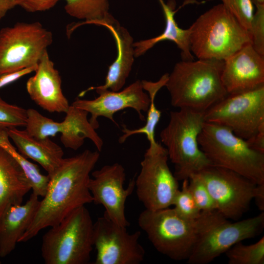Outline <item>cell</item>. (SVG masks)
<instances>
[{
  "label": "cell",
  "instance_id": "d6986e66",
  "mask_svg": "<svg viewBox=\"0 0 264 264\" xmlns=\"http://www.w3.org/2000/svg\"><path fill=\"white\" fill-rule=\"evenodd\" d=\"M39 197L32 193L24 204L9 207L0 219V257L15 249L20 238L31 224L40 204Z\"/></svg>",
  "mask_w": 264,
  "mask_h": 264
},
{
  "label": "cell",
  "instance_id": "5b68a950",
  "mask_svg": "<svg viewBox=\"0 0 264 264\" xmlns=\"http://www.w3.org/2000/svg\"><path fill=\"white\" fill-rule=\"evenodd\" d=\"M198 142L212 165L233 171L257 185L264 183V153L250 147L228 128L205 122Z\"/></svg>",
  "mask_w": 264,
  "mask_h": 264
},
{
  "label": "cell",
  "instance_id": "6da1fadb",
  "mask_svg": "<svg viewBox=\"0 0 264 264\" xmlns=\"http://www.w3.org/2000/svg\"><path fill=\"white\" fill-rule=\"evenodd\" d=\"M99 157L98 151L86 150L75 156L64 158L49 176L46 193L18 242L29 241L41 230L59 224L75 209L93 202L88 183Z\"/></svg>",
  "mask_w": 264,
  "mask_h": 264
},
{
  "label": "cell",
  "instance_id": "1f68e13d",
  "mask_svg": "<svg viewBox=\"0 0 264 264\" xmlns=\"http://www.w3.org/2000/svg\"><path fill=\"white\" fill-rule=\"evenodd\" d=\"M249 32L255 10L252 0H220Z\"/></svg>",
  "mask_w": 264,
  "mask_h": 264
},
{
  "label": "cell",
  "instance_id": "9a60e30c",
  "mask_svg": "<svg viewBox=\"0 0 264 264\" xmlns=\"http://www.w3.org/2000/svg\"><path fill=\"white\" fill-rule=\"evenodd\" d=\"M144 90L142 81L137 80L121 90L106 89L96 92L99 96L94 99L77 98L71 105L91 114L89 121L95 130L99 126L97 120L99 117H106L118 126L113 118L114 113L127 108L134 110L143 121L142 112H147L150 104V97Z\"/></svg>",
  "mask_w": 264,
  "mask_h": 264
},
{
  "label": "cell",
  "instance_id": "cb8c5ba5",
  "mask_svg": "<svg viewBox=\"0 0 264 264\" xmlns=\"http://www.w3.org/2000/svg\"><path fill=\"white\" fill-rule=\"evenodd\" d=\"M168 74L162 76L159 80L152 82L145 80L142 81L143 89L148 92L150 98V104L147 111V117L144 126L136 129H128L123 125L122 130L123 134L118 139L119 143H123L126 139L133 134H144L150 143L149 147L154 148L159 144L154 138L156 127L160 120L161 112L158 110L154 104V99L157 92L163 86H165Z\"/></svg>",
  "mask_w": 264,
  "mask_h": 264
},
{
  "label": "cell",
  "instance_id": "83f0119b",
  "mask_svg": "<svg viewBox=\"0 0 264 264\" xmlns=\"http://www.w3.org/2000/svg\"><path fill=\"white\" fill-rule=\"evenodd\" d=\"M25 131L31 136L38 139L54 136L60 133V122L47 118L33 109L27 110Z\"/></svg>",
  "mask_w": 264,
  "mask_h": 264
},
{
  "label": "cell",
  "instance_id": "ba28073f",
  "mask_svg": "<svg viewBox=\"0 0 264 264\" xmlns=\"http://www.w3.org/2000/svg\"><path fill=\"white\" fill-rule=\"evenodd\" d=\"M205 122L224 126L249 140L264 133V86L245 92L228 94L204 113Z\"/></svg>",
  "mask_w": 264,
  "mask_h": 264
},
{
  "label": "cell",
  "instance_id": "30bf717a",
  "mask_svg": "<svg viewBox=\"0 0 264 264\" xmlns=\"http://www.w3.org/2000/svg\"><path fill=\"white\" fill-rule=\"evenodd\" d=\"M168 159L166 148L159 143L149 147L144 154L140 173L135 177V188L145 209L154 211L172 205L178 182L169 168Z\"/></svg>",
  "mask_w": 264,
  "mask_h": 264
},
{
  "label": "cell",
  "instance_id": "ffe728a7",
  "mask_svg": "<svg viewBox=\"0 0 264 264\" xmlns=\"http://www.w3.org/2000/svg\"><path fill=\"white\" fill-rule=\"evenodd\" d=\"M19 152L26 158L39 163L50 176L61 165L64 158V152L61 147L49 138H36L25 130L17 128L7 132Z\"/></svg>",
  "mask_w": 264,
  "mask_h": 264
},
{
  "label": "cell",
  "instance_id": "8d00e7d4",
  "mask_svg": "<svg viewBox=\"0 0 264 264\" xmlns=\"http://www.w3.org/2000/svg\"><path fill=\"white\" fill-rule=\"evenodd\" d=\"M15 0H0V21L9 10L16 6Z\"/></svg>",
  "mask_w": 264,
  "mask_h": 264
},
{
  "label": "cell",
  "instance_id": "2e32d148",
  "mask_svg": "<svg viewBox=\"0 0 264 264\" xmlns=\"http://www.w3.org/2000/svg\"><path fill=\"white\" fill-rule=\"evenodd\" d=\"M221 80L228 94L251 91L264 86V56L251 44L224 61Z\"/></svg>",
  "mask_w": 264,
  "mask_h": 264
},
{
  "label": "cell",
  "instance_id": "4316f807",
  "mask_svg": "<svg viewBox=\"0 0 264 264\" xmlns=\"http://www.w3.org/2000/svg\"><path fill=\"white\" fill-rule=\"evenodd\" d=\"M225 253L229 264H264V237L250 245L239 242Z\"/></svg>",
  "mask_w": 264,
  "mask_h": 264
},
{
  "label": "cell",
  "instance_id": "8fae6325",
  "mask_svg": "<svg viewBox=\"0 0 264 264\" xmlns=\"http://www.w3.org/2000/svg\"><path fill=\"white\" fill-rule=\"evenodd\" d=\"M197 174L210 193L217 211L226 219L238 220L247 211L257 184L233 171L213 165Z\"/></svg>",
  "mask_w": 264,
  "mask_h": 264
},
{
  "label": "cell",
  "instance_id": "8992f818",
  "mask_svg": "<svg viewBox=\"0 0 264 264\" xmlns=\"http://www.w3.org/2000/svg\"><path fill=\"white\" fill-rule=\"evenodd\" d=\"M204 113L188 109L172 111L168 125L160 133L178 181L188 179L212 165L198 142L205 122Z\"/></svg>",
  "mask_w": 264,
  "mask_h": 264
},
{
  "label": "cell",
  "instance_id": "277c9868",
  "mask_svg": "<svg viewBox=\"0 0 264 264\" xmlns=\"http://www.w3.org/2000/svg\"><path fill=\"white\" fill-rule=\"evenodd\" d=\"M190 28V50L198 59L224 61L251 44L250 32L222 3L201 14Z\"/></svg>",
  "mask_w": 264,
  "mask_h": 264
},
{
  "label": "cell",
  "instance_id": "836d02e7",
  "mask_svg": "<svg viewBox=\"0 0 264 264\" xmlns=\"http://www.w3.org/2000/svg\"><path fill=\"white\" fill-rule=\"evenodd\" d=\"M60 0H16V5L30 13L43 12L53 8Z\"/></svg>",
  "mask_w": 264,
  "mask_h": 264
},
{
  "label": "cell",
  "instance_id": "9c48e42d",
  "mask_svg": "<svg viewBox=\"0 0 264 264\" xmlns=\"http://www.w3.org/2000/svg\"><path fill=\"white\" fill-rule=\"evenodd\" d=\"M53 42L52 32L39 22H18L0 30V76L37 66Z\"/></svg>",
  "mask_w": 264,
  "mask_h": 264
},
{
  "label": "cell",
  "instance_id": "ac0fdd59",
  "mask_svg": "<svg viewBox=\"0 0 264 264\" xmlns=\"http://www.w3.org/2000/svg\"><path fill=\"white\" fill-rule=\"evenodd\" d=\"M106 27L115 39L117 48L116 58L109 66L104 84L90 87L82 92L80 96L91 90H95L96 92L106 89L112 91L120 90L132 69L134 57L132 37L116 20Z\"/></svg>",
  "mask_w": 264,
  "mask_h": 264
},
{
  "label": "cell",
  "instance_id": "d4e9b609",
  "mask_svg": "<svg viewBox=\"0 0 264 264\" xmlns=\"http://www.w3.org/2000/svg\"><path fill=\"white\" fill-rule=\"evenodd\" d=\"M66 12L70 16L78 19L85 20L79 23L94 24L106 27L115 19L109 13L108 0H65Z\"/></svg>",
  "mask_w": 264,
  "mask_h": 264
},
{
  "label": "cell",
  "instance_id": "f1b7e54d",
  "mask_svg": "<svg viewBox=\"0 0 264 264\" xmlns=\"http://www.w3.org/2000/svg\"><path fill=\"white\" fill-rule=\"evenodd\" d=\"M172 205L181 216L190 220H196L202 214L188 188V179L183 180L182 187L176 192Z\"/></svg>",
  "mask_w": 264,
  "mask_h": 264
},
{
  "label": "cell",
  "instance_id": "7402d4cb",
  "mask_svg": "<svg viewBox=\"0 0 264 264\" xmlns=\"http://www.w3.org/2000/svg\"><path fill=\"white\" fill-rule=\"evenodd\" d=\"M161 4L166 21V26L163 32L154 38L143 40L133 43L135 57L145 53L158 42L169 40L174 42L181 51L183 61L194 60L190 46V28L183 29L180 28L176 22L174 15L176 2L170 0L165 3L163 0H158Z\"/></svg>",
  "mask_w": 264,
  "mask_h": 264
},
{
  "label": "cell",
  "instance_id": "e0dca14e",
  "mask_svg": "<svg viewBox=\"0 0 264 264\" xmlns=\"http://www.w3.org/2000/svg\"><path fill=\"white\" fill-rule=\"evenodd\" d=\"M35 74L29 78L26 88L31 99L50 112H65L70 105L62 89L59 72L45 51L40 59Z\"/></svg>",
  "mask_w": 264,
  "mask_h": 264
},
{
  "label": "cell",
  "instance_id": "e575fe53",
  "mask_svg": "<svg viewBox=\"0 0 264 264\" xmlns=\"http://www.w3.org/2000/svg\"><path fill=\"white\" fill-rule=\"evenodd\" d=\"M37 65L13 72L5 73L0 76V88L15 82L24 75L35 71Z\"/></svg>",
  "mask_w": 264,
  "mask_h": 264
},
{
  "label": "cell",
  "instance_id": "74e56055",
  "mask_svg": "<svg viewBox=\"0 0 264 264\" xmlns=\"http://www.w3.org/2000/svg\"><path fill=\"white\" fill-rule=\"evenodd\" d=\"M253 3H256L259 4H264V0H252Z\"/></svg>",
  "mask_w": 264,
  "mask_h": 264
},
{
  "label": "cell",
  "instance_id": "7a4b0ae2",
  "mask_svg": "<svg viewBox=\"0 0 264 264\" xmlns=\"http://www.w3.org/2000/svg\"><path fill=\"white\" fill-rule=\"evenodd\" d=\"M223 217L217 210L202 212L196 220L186 219L173 208L145 209L138 223L157 251L176 260H187L200 235Z\"/></svg>",
  "mask_w": 264,
  "mask_h": 264
},
{
  "label": "cell",
  "instance_id": "7c38bea8",
  "mask_svg": "<svg viewBox=\"0 0 264 264\" xmlns=\"http://www.w3.org/2000/svg\"><path fill=\"white\" fill-rule=\"evenodd\" d=\"M264 228V212L232 222L223 218L198 237L189 257V264H207L236 243L259 235Z\"/></svg>",
  "mask_w": 264,
  "mask_h": 264
},
{
  "label": "cell",
  "instance_id": "603a6c76",
  "mask_svg": "<svg viewBox=\"0 0 264 264\" xmlns=\"http://www.w3.org/2000/svg\"><path fill=\"white\" fill-rule=\"evenodd\" d=\"M66 114L63 120L65 128L60 138L64 146L77 150L83 145L85 139L88 138L100 152L103 141L88 120V112L71 105Z\"/></svg>",
  "mask_w": 264,
  "mask_h": 264
},
{
  "label": "cell",
  "instance_id": "3957f363",
  "mask_svg": "<svg viewBox=\"0 0 264 264\" xmlns=\"http://www.w3.org/2000/svg\"><path fill=\"white\" fill-rule=\"evenodd\" d=\"M223 63L208 59L176 63L165 85L172 106L204 112L226 96L221 80Z\"/></svg>",
  "mask_w": 264,
  "mask_h": 264
},
{
  "label": "cell",
  "instance_id": "4dcf8cb0",
  "mask_svg": "<svg viewBox=\"0 0 264 264\" xmlns=\"http://www.w3.org/2000/svg\"><path fill=\"white\" fill-rule=\"evenodd\" d=\"M188 188L199 209L202 212L216 210L215 203L205 184L197 173L188 178Z\"/></svg>",
  "mask_w": 264,
  "mask_h": 264
},
{
  "label": "cell",
  "instance_id": "5bb4252c",
  "mask_svg": "<svg viewBox=\"0 0 264 264\" xmlns=\"http://www.w3.org/2000/svg\"><path fill=\"white\" fill-rule=\"evenodd\" d=\"M91 175L93 178H90L88 187L93 202L103 205L105 209L104 215L116 224L126 228L129 226L125 215V203L135 189V177L125 188V170L118 163L104 165Z\"/></svg>",
  "mask_w": 264,
  "mask_h": 264
},
{
  "label": "cell",
  "instance_id": "f546056e",
  "mask_svg": "<svg viewBox=\"0 0 264 264\" xmlns=\"http://www.w3.org/2000/svg\"><path fill=\"white\" fill-rule=\"evenodd\" d=\"M27 110L10 104L0 97V131L18 127H25Z\"/></svg>",
  "mask_w": 264,
  "mask_h": 264
},
{
  "label": "cell",
  "instance_id": "d590c367",
  "mask_svg": "<svg viewBox=\"0 0 264 264\" xmlns=\"http://www.w3.org/2000/svg\"><path fill=\"white\" fill-rule=\"evenodd\" d=\"M253 199L259 210L264 211V183L257 185Z\"/></svg>",
  "mask_w": 264,
  "mask_h": 264
},
{
  "label": "cell",
  "instance_id": "44dd1931",
  "mask_svg": "<svg viewBox=\"0 0 264 264\" xmlns=\"http://www.w3.org/2000/svg\"><path fill=\"white\" fill-rule=\"evenodd\" d=\"M31 189L19 163L0 146V219L9 207L22 203L24 196Z\"/></svg>",
  "mask_w": 264,
  "mask_h": 264
},
{
  "label": "cell",
  "instance_id": "484cf974",
  "mask_svg": "<svg viewBox=\"0 0 264 264\" xmlns=\"http://www.w3.org/2000/svg\"><path fill=\"white\" fill-rule=\"evenodd\" d=\"M7 132L0 131V146L6 150L19 163L29 182L32 193L38 197H44L47 189L49 176L42 174L37 165L30 162L17 152L9 140Z\"/></svg>",
  "mask_w": 264,
  "mask_h": 264
},
{
  "label": "cell",
  "instance_id": "4fadbf2b",
  "mask_svg": "<svg viewBox=\"0 0 264 264\" xmlns=\"http://www.w3.org/2000/svg\"><path fill=\"white\" fill-rule=\"evenodd\" d=\"M141 232H127L104 215L93 223V244L96 250L95 264H139L145 250L140 244Z\"/></svg>",
  "mask_w": 264,
  "mask_h": 264
},
{
  "label": "cell",
  "instance_id": "d6a6232c",
  "mask_svg": "<svg viewBox=\"0 0 264 264\" xmlns=\"http://www.w3.org/2000/svg\"><path fill=\"white\" fill-rule=\"evenodd\" d=\"M253 4L256 10L249 30L251 44L259 54L264 56V4Z\"/></svg>",
  "mask_w": 264,
  "mask_h": 264
},
{
  "label": "cell",
  "instance_id": "52a82bcc",
  "mask_svg": "<svg viewBox=\"0 0 264 264\" xmlns=\"http://www.w3.org/2000/svg\"><path fill=\"white\" fill-rule=\"evenodd\" d=\"M93 222L85 206L78 208L43 237L41 254L46 264H86L93 247Z\"/></svg>",
  "mask_w": 264,
  "mask_h": 264
}]
</instances>
